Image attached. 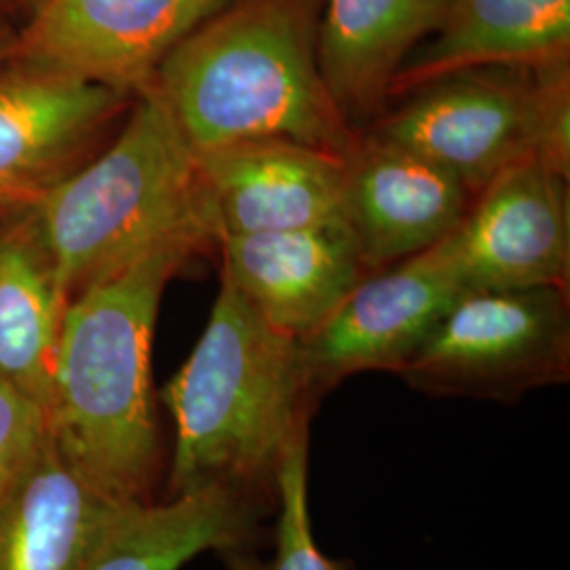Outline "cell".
<instances>
[{
    "mask_svg": "<svg viewBox=\"0 0 570 570\" xmlns=\"http://www.w3.org/2000/svg\"><path fill=\"white\" fill-rule=\"evenodd\" d=\"M197 249L164 247L82 287L61 322L49 433L106 497L150 503L161 469L150 348L169 279Z\"/></svg>",
    "mask_w": 570,
    "mask_h": 570,
    "instance_id": "1",
    "label": "cell"
},
{
    "mask_svg": "<svg viewBox=\"0 0 570 570\" xmlns=\"http://www.w3.org/2000/svg\"><path fill=\"white\" fill-rule=\"evenodd\" d=\"M176 423L169 497L225 490L271 513L285 450L311 428L298 341L266 324L226 277L199 343L165 385Z\"/></svg>",
    "mask_w": 570,
    "mask_h": 570,
    "instance_id": "2",
    "label": "cell"
},
{
    "mask_svg": "<svg viewBox=\"0 0 570 570\" xmlns=\"http://www.w3.org/2000/svg\"><path fill=\"white\" fill-rule=\"evenodd\" d=\"M324 0H230L165 58L155 81L195 153L284 138L348 155L360 140L317 60Z\"/></svg>",
    "mask_w": 570,
    "mask_h": 570,
    "instance_id": "3",
    "label": "cell"
},
{
    "mask_svg": "<svg viewBox=\"0 0 570 570\" xmlns=\"http://www.w3.org/2000/svg\"><path fill=\"white\" fill-rule=\"evenodd\" d=\"M61 294L146 256L216 244V225L199 161L155 87L134 98L115 138L28 205Z\"/></svg>",
    "mask_w": 570,
    "mask_h": 570,
    "instance_id": "4",
    "label": "cell"
},
{
    "mask_svg": "<svg viewBox=\"0 0 570 570\" xmlns=\"http://www.w3.org/2000/svg\"><path fill=\"white\" fill-rule=\"evenodd\" d=\"M397 376L431 397L501 404L569 383V289L461 294Z\"/></svg>",
    "mask_w": 570,
    "mask_h": 570,
    "instance_id": "5",
    "label": "cell"
},
{
    "mask_svg": "<svg viewBox=\"0 0 570 570\" xmlns=\"http://www.w3.org/2000/svg\"><path fill=\"white\" fill-rule=\"evenodd\" d=\"M567 72L570 60L449 72L407 91L366 134L440 165L475 195L513 165L537 161L551 87Z\"/></svg>",
    "mask_w": 570,
    "mask_h": 570,
    "instance_id": "6",
    "label": "cell"
},
{
    "mask_svg": "<svg viewBox=\"0 0 570 570\" xmlns=\"http://www.w3.org/2000/svg\"><path fill=\"white\" fill-rule=\"evenodd\" d=\"M423 254L463 294L569 289V178L534 159L513 165L478 190L456 228Z\"/></svg>",
    "mask_w": 570,
    "mask_h": 570,
    "instance_id": "7",
    "label": "cell"
},
{
    "mask_svg": "<svg viewBox=\"0 0 570 570\" xmlns=\"http://www.w3.org/2000/svg\"><path fill=\"white\" fill-rule=\"evenodd\" d=\"M230 0H39L9 58L125 98L148 89L171 49Z\"/></svg>",
    "mask_w": 570,
    "mask_h": 570,
    "instance_id": "8",
    "label": "cell"
},
{
    "mask_svg": "<svg viewBox=\"0 0 570 570\" xmlns=\"http://www.w3.org/2000/svg\"><path fill=\"white\" fill-rule=\"evenodd\" d=\"M463 292L425 254L366 275L298 341L313 400L362 372H400Z\"/></svg>",
    "mask_w": 570,
    "mask_h": 570,
    "instance_id": "9",
    "label": "cell"
},
{
    "mask_svg": "<svg viewBox=\"0 0 570 570\" xmlns=\"http://www.w3.org/2000/svg\"><path fill=\"white\" fill-rule=\"evenodd\" d=\"M131 98L32 61L0 66V209L37 202L66 178Z\"/></svg>",
    "mask_w": 570,
    "mask_h": 570,
    "instance_id": "10",
    "label": "cell"
},
{
    "mask_svg": "<svg viewBox=\"0 0 570 570\" xmlns=\"http://www.w3.org/2000/svg\"><path fill=\"white\" fill-rule=\"evenodd\" d=\"M216 225L225 235L345 226L346 155L284 138L195 153Z\"/></svg>",
    "mask_w": 570,
    "mask_h": 570,
    "instance_id": "11",
    "label": "cell"
},
{
    "mask_svg": "<svg viewBox=\"0 0 570 570\" xmlns=\"http://www.w3.org/2000/svg\"><path fill=\"white\" fill-rule=\"evenodd\" d=\"M471 199L440 165L366 131L346 155L343 218L370 273L440 244Z\"/></svg>",
    "mask_w": 570,
    "mask_h": 570,
    "instance_id": "12",
    "label": "cell"
},
{
    "mask_svg": "<svg viewBox=\"0 0 570 570\" xmlns=\"http://www.w3.org/2000/svg\"><path fill=\"white\" fill-rule=\"evenodd\" d=\"M216 245L223 277L294 341L313 334L370 275L346 226L225 235Z\"/></svg>",
    "mask_w": 570,
    "mask_h": 570,
    "instance_id": "13",
    "label": "cell"
},
{
    "mask_svg": "<svg viewBox=\"0 0 570 570\" xmlns=\"http://www.w3.org/2000/svg\"><path fill=\"white\" fill-rule=\"evenodd\" d=\"M127 508L91 487L47 431L0 490V570H82Z\"/></svg>",
    "mask_w": 570,
    "mask_h": 570,
    "instance_id": "14",
    "label": "cell"
},
{
    "mask_svg": "<svg viewBox=\"0 0 570 570\" xmlns=\"http://www.w3.org/2000/svg\"><path fill=\"white\" fill-rule=\"evenodd\" d=\"M450 0H324L317 60L327 94L355 131L372 125L410 56L440 28Z\"/></svg>",
    "mask_w": 570,
    "mask_h": 570,
    "instance_id": "15",
    "label": "cell"
},
{
    "mask_svg": "<svg viewBox=\"0 0 570 570\" xmlns=\"http://www.w3.org/2000/svg\"><path fill=\"white\" fill-rule=\"evenodd\" d=\"M570 60V0H450L440 28L395 77L393 96L475 66Z\"/></svg>",
    "mask_w": 570,
    "mask_h": 570,
    "instance_id": "16",
    "label": "cell"
},
{
    "mask_svg": "<svg viewBox=\"0 0 570 570\" xmlns=\"http://www.w3.org/2000/svg\"><path fill=\"white\" fill-rule=\"evenodd\" d=\"M68 298L28 212L0 225V376L49 414Z\"/></svg>",
    "mask_w": 570,
    "mask_h": 570,
    "instance_id": "17",
    "label": "cell"
},
{
    "mask_svg": "<svg viewBox=\"0 0 570 570\" xmlns=\"http://www.w3.org/2000/svg\"><path fill=\"white\" fill-rule=\"evenodd\" d=\"M266 511L207 490L127 508L82 570H178L204 551L249 548Z\"/></svg>",
    "mask_w": 570,
    "mask_h": 570,
    "instance_id": "18",
    "label": "cell"
},
{
    "mask_svg": "<svg viewBox=\"0 0 570 570\" xmlns=\"http://www.w3.org/2000/svg\"><path fill=\"white\" fill-rule=\"evenodd\" d=\"M277 524L273 556L256 558L249 548L220 551L228 570H345L320 550L308 513V429L285 450L277 475Z\"/></svg>",
    "mask_w": 570,
    "mask_h": 570,
    "instance_id": "19",
    "label": "cell"
},
{
    "mask_svg": "<svg viewBox=\"0 0 570 570\" xmlns=\"http://www.w3.org/2000/svg\"><path fill=\"white\" fill-rule=\"evenodd\" d=\"M49 431L47 412L0 376V490Z\"/></svg>",
    "mask_w": 570,
    "mask_h": 570,
    "instance_id": "20",
    "label": "cell"
},
{
    "mask_svg": "<svg viewBox=\"0 0 570 570\" xmlns=\"http://www.w3.org/2000/svg\"><path fill=\"white\" fill-rule=\"evenodd\" d=\"M16 41V30L9 28L4 21V13H0V63L11 56V47Z\"/></svg>",
    "mask_w": 570,
    "mask_h": 570,
    "instance_id": "21",
    "label": "cell"
},
{
    "mask_svg": "<svg viewBox=\"0 0 570 570\" xmlns=\"http://www.w3.org/2000/svg\"><path fill=\"white\" fill-rule=\"evenodd\" d=\"M37 4L39 0H0V13H7L9 9H13V11H20L26 20Z\"/></svg>",
    "mask_w": 570,
    "mask_h": 570,
    "instance_id": "22",
    "label": "cell"
}]
</instances>
